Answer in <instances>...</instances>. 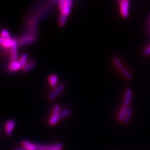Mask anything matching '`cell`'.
<instances>
[{"instance_id":"1","label":"cell","mask_w":150,"mask_h":150,"mask_svg":"<svg viewBox=\"0 0 150 150\" xmlns=\"http://www.w3.org/2000/svg\"><path fill=\"white\" fill-rule=\"evenodd\" d=\"M72 3L73 2L71 0H61L59 1V7L61 15L68 17L71 11Z\"/></svg>"},{"instance_id":"2","label":"cell","mask_w":150,"mask_h":150,"mask_svg":"<svg viewBox=\"0 0 150 150\" xmlns=\"http://www.w3.org/2000/svg\"><path fill=\"white\" fill-rule=\"evenodd\" d=\"M37 39V35L33 33H28L27 35L22 37L18 42V44L20 46H25L27 44H30L35 42Z\"/></svg>"},{"instance_id":"3","label":"cell","mask_w":150,"mask_h":150,"mask_svg":"<svg viewBox=\"0 0 150 150\" xmlns=\"http://www.w3.org/2000/svg\"><path fill=\"white\" fill-rule=\"evenodd\" d=\"M65 89V86L64 84L62 83L57 86L49 95V99L50 100H54Z\"/></svg>"},{"instance_id":"4","label":"cell","mask_w":150,"mask_h":150,"mask_svg":"<svg viewBox=\"0 0 150 150\" xmlns=\"http://www.w3.org/2000/svg\"><path fill=\"white\" fill-rule=\"evenodd\" d=\"M130 2L127 0H123L120 2L121 14L124 18H127L129 16Z\"/></svg>"},{"instance_id":"5","label":"cell","mask_w":150,"mask_h":150,"mask_svg":"<svg viewBox=\"0 0 150 150\" xmlns=\"http://www.w3.org/2000/svg\"><path fill=\"white\" fill-rule=\"evenodd\" d=\"M18 43L16 41L14 40L13 43L11 47V58L12 62L17 61L18 51H17Z\"/></svg>"},{"instance_id":"6","label":"cell","mask_w":150,"mask_h":150,"mask_svg":"<svg viewBox=\"0 0 150 150\" xmlns=\"http://www.w3.org/2000/svg\"><path fill=\"white\" fill-rule=\"evenodd\" d=\"M15 127V122L13 120L8 121L6 123V133L7 136H11Z\"/></svg>"},{"instance_id":"7","label":"cell","mask_w":150,"mask_h":150,"mask_svg":"<svg viewBox=\"0 0 150 150\" xmlns=\"http://www.w3.org/2000/svg\"><path fill=\"white\" fill-rule=\"evenodd\" d=\"M132 95V90L130 89H128L126 90L125 96H124V100H123V105L125 106L128 107L130 105L131 98Z\"/></svg>"},{"instance_id":"8","label":"cell","mask_w":150,"mask_h":150,"mask_svg":"<svg viewBox=\"0 0 150 150\" xmlns=\"http://www.w3.org/2000/svg\"><path fill=\"white\" fill-rule=\"evenodd\" d=\"M36 66V62L34 60L28 61L26 64L22 67L23 72H28L31 71Z\"/></svg>"},{"instance_id":"9","label":"cell","mask_w":150,"mask_h":150,"mask_svg":"<svg viewBox=\"0 0 150 150\" xmlns=\"http://www.w3.org/2000/svg\"><path fill=\"white\" fill-rule=\"evenodd\" d=\"M22 146L27 150H37V144L26 140L22 141Z\"/></svg>"},{"instance_id":"10","label":"cell","mask_w":150,"mask_h":150,"mask_svg":"<svg viewBox=\"0 0 150 150\" xmlns=\"http://www.w3.org/2000/svg\"><path fill=\"white\" fill-rule=\"evenodd\" d=\"M22 66L19 61H14L12 62L9 65V69L11 71H17L21 69Z\"/></svg>"},{"instance_id":"11","label":"cell","mask_w":150,"mask_h":150,"mask_svg":"<svg viewBox=\"0 0 150 150\" xmlns=\"http://www.w3.org/2000/svg\"><path fill=\"white\" fill-rule=\"evenodd\" d=\"M128 107L125 106H123L122 107V108H121L119 115L118 116V120L120 121H123L124 118L126 116V112H127V110Z\"/></svg>"},{"instance_id":"12","label":"cell","mask_w":150,"mask_h":150,"mask_svg":"<svg viewBox=\"0 0 150 150\" xmlns=\"http://www.w3.org/2000/svg\"><path fill=\"white\" fill-rule=\"evenodd\" d=\"M59 114H56V115H52V116L51 117L50 120H49V124L50 125H51V126L55 125L59 121V120H60Z\"/></svg>"},{"instance_id":"13","label":"cell","mask_w":150,"mask_h":150,"mask_svg":"<svg viewBox=\"0 0 150 150\" xmlns=\"http://www.w3.org/2000/svg\"><path fill=\"white\" fill-rule=\"evenodd\" d=\"M132 109L131 108H128V107L126 116H125V117L124 118V120L123 121V122H124V123L128 124L129 123V122L130 121L131 116H132Z\"/></svg>"},{"instance_id":"14","label":"cell","mask_w":150,"mask_h":150,"mask_svg":"<svg viewBox=\"0 0 150 150\" xmlns=\"http://www.w3.org/2000/svg\"><path fill=\"white\" fill-rule=\"evenodd\" d=\"M49 82L52 87H56L58 82V77L56 75H51L49 77Z\"/></svg>"},{"instance_id":"15","label":"cell","mask_w":150,"mask_h":150,"mask_svg":"<svg viewBox=\"0 0 150 150\" xmlns=\"http://www.w3.org/2000/svg\"><path fill=\"white\" fill-rule=\"evenodd\" d=\"M113 62H114V64H115V66H116V67L118 70L121 71L122 69L124 68L123 65H122L121 61L120 60V58H118L117 57H114V58H113Z\"/></svg>"},{"instance_id":"16","label":"cell","mask_w":150,"mask_h":150,"mask_svg":"<svg viewBox=\"0 0 150 150\" xmlns=\"http://www.w3.org/2000/svg\"><path fill=\"white\" fill-rule=\"evenodd\" d=\"M71 114V110L70 109L67 108V109H65V110L61 111L59 114V116H60V119H62V118H63L66 117L70 115Z\"/></svg>"},{"instance_id":"17","label":"cell","mask_w":150,"mask_h":150,"mask_svg":"<svg viewBox=\"0 0 150 150\" xmlns=\"http://www.w3.org/2000/svg\"><path fill=\"white\" fill-rule=\"evenodd\" d=\"M122 75L128 80H131L132 78V75L131 73V72H130L127 69L123 68L122 70L121 71Z\"/></svg>"},{"instance_id":"18","label":"cell","mask_w":150,"mask_h":150,"mask_svg":"<svg viewBox=\"0 0 150 150\" xmlns=\"http://www.w3.org/2000/svg\"><path fill=\"white\" fill-rule=\"evenodd\" d=\"M27 55L26 54H23L21 56V58H20V61H19L20 64H21V66H22V68L26 64V63L27 62Z\"/></svg>"},{"instance_id":"19","label":"cell","mask_w":150,"mask_h":150,"mask_svg":"<svg viewBox=\"0 0 150 150\" xmlns=\"http://www.w3.org/2000/svg\"><path fill=\"white\" fill-rule=\"evenodd\" d=\"M67 20V17L61 15L59 18V20H58L59 25L61 27L65 26Z\"/></svg>"},{"instance_id":"20","label":"cell","mask_w":150,"mask_h":150,"mask_svg":"<svg viewBox=\"0 0 150 150\" xmlns=\"http://www.w3.org/2000/svg\"><path fill=\"white\" fill-rule=\"evenodd\" d=\"M14 39H6L5 41V42L3 44V46L5 47V48H10L12 46L13 43Z\"/></svg>"},{"instance_id":"21","label":"cell","mask_w":150,"mask_h":150,"mask_svg":"<svg viewBox=\"0 0 150 150\" xmlns=\"http://www.w3.org/2000/svg\"><path fill=\"white\" fill-rule=\"evenodd\" d=\"M1 36L3 37L5 39H11L10 34L9 33L8 31L7 30H2L1 31Z\"/></svg>"},{"instance_id":"22","label":"cell","mask_w":150,"mask_h":150,"mask_svg":"<svg viewBox=\"0 0 150 150\" xmlns=\"http://www.w3.org/2000/svg\"><path fill=\"white\" fill-rule=\"evenodd\" d=\"M61 112V107H60V106L58 104L55 105L54 107V109H53V113H52V115H56V114H59Z\"/></svg>"},{"instance_id":"23","label":"cell","mask_w":150,"mask_h":150,"mask_svg":"<svg viewBox=\"0 0 150 150\" xmlns=\"http://www.w3.org/2000/svg\"><path fill=\"white\" fill-rule=\"evenodd\" d=\"M62 147H63L62 144L60 143L57 144H55L53 150H62Z\"/></svg>"},{"instance_id":"24","label":"cell","mask_w":150,"mask_h":150,"mask_svg":"<svg viewBox=\"0 0 150 150\" xmlns=\"http://www.w3.org/2000/svg\"><path fill=\"white\" fill-rule=\"evenodd\" d=\"M144 54L146 56L150 55V46L144 49Z\"/></svg>"},{"instance_id":"25","label":"cell","mask_w":150,"mask_h":150,"mask_svg":"<svg viewBox=\"0 0 150 150\" xmlns=\"http://www.w3.org/2000/svg\"><path fill=\"white\" fill-rule=\"evenodd\" d=\"M5 39H4L3 37L0 36V44L1 45L3 46V44L5 42Z\"/></svg>"},{"instance_id":"26","label":"cell","mask_w":150,"mask_h":150,"mask_svg":"<svg viewBox=\"0 0 150 150\" xmlns=\"http://www.w3.org/2000/svg\"><path fill=\"white\" fill-rule=\"evenodd\" d=\"M14 150H27L26 149H25V147H20V148H16Z\"/></svg>"},{"instance_id":"27","label":"cell","mask_w":150,"mask_h":150,"mask_svg":"<svg viewBox=\"0 0 150 150\" xmlns=\"http://www.w3.org/2000/svg\"><path fill=\"white\" fill-rule=\"evenodd\" d=\"M149 22H150V18H149Z\"/></svg>"}]
</instances>
